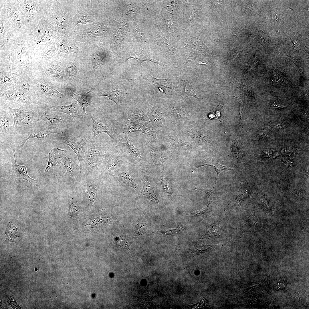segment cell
Listing matches in <instances>:
<instances>
[{"instance_id": "cell-26", "label": "cell", "mask_w": 309, "mask_h": 309, "mask_svg": "<svg viewBox=\"0 0 309 309\" xmlns=\"http://www.w3.org/2000/svg\"><path fill=\"white\" fill-rule=\"evenodd\" d=\"M116 142L118 145L128 150L133 157L138 162H142L143 158L141 156L139 149L136 147L132 141L129 139L128 135L117 136Z\"/></svg>"}, {"instance_id": "cell-24", "label": "cell", "mask_w": 309, "mask_h": 309, "mask_svg": "<svg viewBox=\"0 0 309 309\" xmlns=\"http://www.w3.org/2000/svg\"><path fill=\"white\" fill-rule=\"evenodd\" d=\"M94 88H92L86 94H83L78 88H76L71 91L70 95L74 99L78 102L83 108L82 114L83 116H87L86 110L88 106L94 104L91 97L88 94L94 91Z\"/></svg>"}, {"instance_id": "cell-46", "label": "cell", "mask_w": 309, "mask_h": 309, "mask_svg": "<svg viewBox=\"0 0 309 309\" xmlns=\"http://www.w3.org/2000/svg\"><path fill=\"white\" fill-rule=\"evenodd\" d=\"M241 87L243 92L247 96L255 100L254 92L251 88L243 84L241 85Z\"/></svg>"}, {"instance_id": "cell-29", "label": "cell", "mask_w": 309, "mask_h": 309, "mask_svg": "<svg viewBox=\"0 0 309 309\" xmlns=\"http://www.w3.org/2000/svg\"><path fill=\"white\" fill-rule=\"evenodd\" d=\"M232 241H231L222 244L213 245L197 243L194 245L191 248V254L193 256L208 251L218 249L231 242Z\"/></svg>"}, {"instance_id": "cell-40", "label": "cell", "mask_w": 309, "mask_h": 309, "mask_svg": "<svg viewBox=\"0 0 309 309\" xmlns=\"http://www.w3.org/2000/svg\"><path fill=\"white\" fill-rule=\"evenodd\" d=\"M118 175L119 179L123 183L136 190L137 188L134 181L130 176L124 171L119 172Z\"/></svg>"}, {"instance_id": "cell-47", "label": "cell", "mask_w": 309, "mask_h": 309, "mask_svg": "<svg viewBox=\"0 0 309 309\" xmlns=\"http://www.w3.org/2000/svg\"><path fill=\"white\" fill-rule=\"evenodd\" d=\"M258 204L262 208L266 210L269 209L268 201L264 196L258 195L257 198Z\"/></svg>"}, {"instance_id": "cell-64", "label": "cell", "mask_w": 309, "mask_h": 309, "mask_svg": "<svg viewBox=\"0 0 309 309\" xmlns=\"http://www.w3.org/2000/svg\"><path fill=\"white\" fill-rule=\"evenodd\" d=\"M275 127L276 128H281L283 127V126L282 125V124H278L275 126Z\"/></svg>"}, {"instance_id": "cell-50", "label": "cell", "mask_w": 309, "mask_h": 309, "mask_svg": "<svg viewBox=\"0 0 309 309\" xmlns=\"http://www.w3.org/2000/svg\"><path fill=\"white\" fill-rule=\"evenodd\" d=\"M215 114L217 118L221 122L224 120V110L223 107L221 105H218L215 108Z\"/></svg>"}, {"instance_id": "cell-54", "label": "cell", "mask_w": 309, "mask_h": 309, "mask_svg": "<svg viewBox=\"0 0 309 309\" xmlns=\"http://www.w3.org/2000/svg\"><path fill=\"white\" fill-rule=\"evenodd\" d=\"M139 8L132 6H130L126 10V13L128 15H135L137 13Z\"/></svg>"}, {"instance_id": "cell-39", "label": "cell", "mask_w": 309, "mask_h": 309, "mask_svg": "<svg viewBox=\"0 0 309 309\" xmlns=\"http://www.w3.org/2000/svg\"><path fill=\"white\" fill-rule=\"evenodd\" d=\"M183 83L184 87L183 96L184 99L189 96H193L197 99L199 102H200L202 100L206 98H199L197 97L190 82H185Z\"/></svg>"}, {"instance_id": "cell-38", "label": "cell", "mask_w": 309, "mask_h": 309, "mask_svg": "<svg viewBox=\"0 0 309 309\" xmlns=\"http://www.w3.org/2000/svg\"><path fill=\"white\" fill-rule=\"evenodd\" d=\"M250 193V187L247 181L245 180L241 182L240 188L236 194L244 200L249 197Z\"/></svg>"}, {"instance_id": "cell-36", "label": "cell", "mask_w": 309, "mask_h": 309, "mask_svg": "<svg viewBox=\"0 0 309 309\" xmlns=\"http://www.w3.org/2000/svg\"><path fill=\"white\" fill-rule=\"evenodd\" d=\"M221 233L220 227L214 225L208 226L205 230L202 238H215L220 236Z\"/></svg>"}, {"instance_id": "cell-37", "label": "cell", "mask_w": 309, "mask_h": 309, "mask_svg": "<svg viewBox=\"0 0 309 309\" xmlns=\"http://www.w3.org/2000/svg\"><path fill=\"white\" fill-rule=\"evenodd\" d=\"M230 201L229 203L225 208L224 210L232 211L238 209L241 205L243 201L236 194L231 195L229 197Z\"/></svg>"}, {"instance_id": "cell-34", "label": "cell", "mask_w": 309, "mask_h": 309, "mask_svg": "<svg viewBox=\"0 0 309 309\" xmlns=\"http://www.w3.org/2000/svg\"><path fill=\"white\" fill-rule=\"evenodd\" d=\"M204 166H208L211 167L214 169L217 173V176L215 180V184L213 189L211 190V191H212L213 190L216 184L217 180L219 175L220 173H221L223 170H230L236 172L235 171L234 169H231L227 166L221 165L219 164L216 161H210L202 163H200L199 165H198L197 167H198Z\"/></svg>"}, {"instance_id": "cell-15", "label": "cell", "mask_w": 309, "mask_h": 309, "mask_svg": "<svg viewBox=\"0 0 309 309\" xmlns=\"http://www.w3.org/2000/svg\"><path fill=\"white\" fill-rule=\"evenodd\" d=\"M52 133L61 135L63 133L61 130L58 128L48 126L45 123L44 124H40L38 122L31 129L29 136L21 142L20 147L22 148L25 143L30 138L48 139L50 134Z\"/></svg>"}, {"instance_id": "cell-51", "label": "cell", "mask_w": 309, "mask_h": 309, "mask_svg": "<svg viewBox=\"0 0 309 309\" xmlns=\"http://www.w3.org/2000/svg\"><path fill=\"white\" fill-rule=\"evenodd\" d=\"M211 206L208 205L206 207L200 210L194 211L190 213H187L186 215L190 216L192 217H197L200 216L205 213L209 209Z\"/></svg>"}, {"instance_id": "cell-18", "label": "cell", "mask_w": 309, "mask_h": 309, "mask_svg": "<svg viewBox=\"0 0 309 309\" xmlns=\"http://www.w3.org/2000/svg\"><path fill=\"white\" fill-rule=\"evenodd\" d=\"M58 54L62 56L71 53H77L79 48L74 42H70L67 34H57L54 38Z\"/></svg>"}, {"instance_id": "cell-7", "label": "cell", "mask_w": 309, "mask_h": 309, "mask_svg": "<svg viewBox=\"0 0 309 309\" xmlns=\"http://www.w3.org/2000/svg\"><path fill=\"white\" fill-rule=\"evenodd\" d=\"M25 33L35 48L40 43L54 40L58 29L55 22L47 13L33 29Z\"/></svg>"}, {"instance_id": "cell-32", "label": "cell", "mask_w": 309, "mask_h": 309, "mask_svg": "<svg viewBox=\"0 0 309 309\" xmlns=\"http://www.w3.org/2000/svg\"><path fill=\"white\" fill-rule=\"evenodd\" d=\"M124 93L123 90L118 89L111 91L103 92L98 95L100 96H106L109 99L114 102L117 107L121 103V98Z\"/></svg>"}, {"instance_id": "cell-31", "label": "cell", "mask_w": 309, "mask_h": 309, "mask_svg": "<svg viewBox=\"0 0 309 309\" xmlns=\"http://www.w3.org/2000/svg\"><path fill=\"white\" fill-rule=\"evenodd\" d=\"M87 7L86 9L84 8H80L76 15L73 18L72 23L74 24V29L75 26L78 23L86 24L87 23L96 24L92 20Z\"/></svg>"}, {"instance_id": "cell-43", "label": "cell", "mask_w": 309, "mask_h": 309, "mask_svg": "<svg viewBox=\"0 0 309 309\" xmlns=\"http://www.w3.org/2000/svg\"><path fill=\"white\" fill-rule=\"evenodd\" d=\"M185 132L186 134L198 142H208L207 139L204 135L197 132L193 131L190 130H187L185 131Z\"/></svg>"}, {"instance_id": "cell-6", "label": "cell", "mask_w": 309, "mask_h": 309, "mask_svg": "<svg viewBox=\"0 0 309 309\" xmlns=\"http://www.w3.org/2000/svg\"><path fill=\"white\" fill-rule=\"evenodd\" d=\"M87 153L83 162L81 174L86 177H93L101 165L109 149L108 144L100 147L96 146L92 141L89 140L87 143Z\"/></svg>"}, {"instance_id": "cell-25", "label": "cell", "mask_w": 309, "mask_h": 309, "mask_svg": "<svg viewBox=\"0 0 309 309\" xmlns=\"http://www.w3.org/2000/svg\"><path fill=\"white\" fill-rule=\"evenodd\" d=\"M124 122L137 127H146L147 124V117L139 108L130 112Z\"/></svg>"}, {"instance_id": "cell-9", "label": "cell", "mask_w": 309, "mask_h": 309, "mask_svg": "<svg viewBox=\"0 0 309 309\" xmlns=\"http://www.w3.org/2000/svg\"><path fill=\"white\" fill-rule=\"evenodd\" d=\"M39 120L43 121L48 126L56 127L64 132V129L69 126L74 120L71 117L64 113L52 112L46 108L39 110Z\"/></svg>"}, {"instance_id": "cell-3", "label": "cell", "mask_w": 309, "mask_h": 309, "mask_svg": "<svg viewBox=\"0 0 309 309\" xmlns=\"http://www.w3.org/2000/svg\"><path fill=\"white\" fill-rule=\"evenodd\" d=\"M0 106L7 108L13 114L14 122L10 126L12 138L21 135H26L39 121V109L30 106H20L13 108L8 104L0 103Z\"/></svg>"}, {"instance_id": "cell-63", "label": "cell", "mask_w": 309, "mask_h": 309, "mask_svg": "<svg viewBox=\"0 0 309 309\" xmlns=\"http://www.w3.org/2000/svg\"><path fill=\"white\" fill-rule=\"evenodd\" d=\"M272 106L273 108H279V107L283 108V107H284V105H282V104H276V103H274V104H273L272 105Z\"/></svg>"}, {"instance_id": "cell-2", "label": "cell", "mask_w": 309, "mask_h": 309, "mask_svg": "<svg viewBox=\"0 0 309 309\" xmlns=\"http://www.w3.org/2000/svg\"><path fill=\"white\" fill-rule=\"evenodd\" d=\"M30 84V96L37 108L54 106L53 102L64 96L54 84L42 77L34 76L31 79Z\"/></svg>"}, {"instance_id": "cell-60", "label": "cell", "mask_w": 309, "mask_h": 309, "mask_svg": "<svg viewBox=\"0 0 309 309\" xmlns=\"http://www.w3.org/2000/svg\"><path fill=\"white\" fill-rule=\"evenodd\" d=\"M134 33L137 37L140 39H142L143 36V33L142 30L138 28L134 29Z\"/></svg>"}, {"instance_id": "cell-45", "label": "cell", "mask_w": 309, "mask_h": 309, "mask_svg": "<svg viewBox=\"0 0 309 309\" xmlns=\"http://www.w3.org/2000/svg\"><path fill=\"white\" fill-rule=\"evenodd\" d=\"M185 228L183 227L178 226L175 228L170 229L164 231H160L159 232L161 233L164 236H169L177 234Z\"/></svg>"}, {"instance_id": "cell-56", "label": "cell", "mask_w": 309, "mask_h": 309, "mask_svg": "<svg viewBox=\"0 0 309 309\" xmlns=\"http://www.w3.org/2000/svg\"><path fill=\"white\" fill-rule=\"evenodd\" d=\"M145 226L142 223H138L135 229L136 233L137 235H139L141 234L144 231Z\"/></svg>"}, {"instance_id": "cell-53", "label": "cell", "mask_w": 309, "mask_h": 309, "mask_svg": "<svg viewBox=\"0 0 309 309\" xmlns=\"http://www.w3.org/2000/svg\"><path fill=\"white\" fill-rule=\"evenodd\" d=\"M295 152L294 148L291 146H288L284 148L282 150V153L284 155H292Z\"/></svg>"}, {"instance_id": "cell-55", "label": "cell", "mask_w": 309, "mask_h": 309, "mask_svg": "<svg viewBox=\"0 0 309 309\" xmlns=\"http://www.w3.org/2000/svg\"><path fill=\"white\" fill-rule=\"evenodd\" d=\"M67 71L69 75L71 76H74L76 73V69L75 65L69 66L67 68Z\"/></svg>"}, {"instance_id": "cell-58", "label": "cell", "mask_w": 309, "mask_h": 309, "mask_svg": "<svg viewBox=\"0 0 309 309\" xmlns=\"http://www.w3.org/2000/svg\"><path fill=\"white\" fill-rule=\"evenodd\" d=\"M272 81L276 84H278L282 80L281 75L278 73L275 74L272 77Z\"/></svg>"}, {"instance_id": "cell-20", "label": "cell", "mask_w": 309, "mask_h": 309, "mask_svg": "<svg viewBox=\"0 0 309 309\" xmlns=\"http://www.w3.org/2000/svg\"><path fill=\"white\" fill-rule=\"evenodd\" d=\"M144 78L163 94H170L175 92L170 77L166 79H160L153 77L149 73H147Z\"/></svg>"}, {"instance_id": "cell-8", "label": "cell", "mask_w": 309, "mask_h": 309, "mask_svg": "<svg viewBox=\"0 0 309 309\" xmlns=\"http://www.w3.org/2000/svg\"><path fill=\"white\" fill-rule=\"evenodd\" d=\"M88 134H83L76 136L67 135L64 132L56 137V141L65 143L69 146L77 155L80 163V172L82 170V166L85 156V154L87 151V144L89 140Z\"/></svg>"}, {"instance_id": "cell-12", "label": "cell", "mask_w": 309, "mask_h": 309, "mask_svg": "<svg viewBox=\"0 0 309 309\" xmlns=\"http://www.w3.org/2000/svg\"><path fill=\"white\" fill-rule=\"evenodd\" d=\"M33 53L37 65L56 59L59 56L54 40L37 45Z\"/></svg>"}, {"instance_id": "cell-17", "label": "cell", "mask_w": 309, "mask_h": 309, "mask_svg": "<svg viewBox=\"0 0 309 309\" xmlns=\"http://www.w3.org/2000/svg\"><path fill=\"white\" fill-rule=\"evenodd\" d=\"M78 159L76 154L71 150H66L62 161L58 166L69 177L73 178L77 173Z\"/></svg>"}, {"instance_id": "cell-19", "label": "cell", "mask_w": 309, "mask_h": 309, "mask_svg": "<svg viewBox=\"0 0 309 309\" xmlns=\"http://www.w3.org/2000/svg\"><path fill=\"white\" fill-rule=\"evenodd\" d=\"M93 123L91 130L94 133L92 137L94 139L96 136L101 133L107 134L115 141H117V136L116 134L114 127L105 120H103L90 116Z\"/></svg>"}, {"instance_id": "cell-14", "label": "cell", "mask_w": 309, "mask_h": 309, "mask_svg": "<svg viewBox=\"0 0 309 309\" xmlns=\"http://www.w3.org/2000/svg\"><path fill=\"white\" fill-rule=\"evenodd\" d=\"M0 103L7 104L8 102L19 105L20 106H27L36 108L30 96L14 88L0 93Z\"/></svg>"}, {"instance_id": "cell-1", "label": "cell", "mask_w": 309, "mask_h": 309, "mask_svg": "<svg viewBox=\"0 0 309 309\" xmlns=\"http://www.w3.org/2000/svg\"><path fill=\"white\" fill-rule=\"evenodd\" d=\"M34 48L25 33L11 36L7 43L0 50L9 56L11 71L16 70L19 78L29 79L33 78L37 66L34 56Z\"/></svg>"}, {"instance_id": "cell-42", "label": "cell", "mask_w": 309, "mask_h": 309, "mask_svg": "<svg viewBox=\"0 0 309 309\" xmlns=\"http://www.w3.org/2000/svg\"><path fill=\"white\" fill-rule=\"evenodd\" d=\"M172 112L174 117L177 119L183 120L188 118L187 112L183 108L175 107L172 108Z\"/></svg>"}, {"instance_id": "cell-57", "label": "cell", "mask_w": 309, "mask_h": 309, "mask_svg": "<svg viewBox=\"0 0 309 309\" xmlns=\"http://www.w3.org/2000/svg\"><path fill=\"white\" fill-rule=\"evenodd\" d=\"M266 157H269L271 158H273L279 155L278 153L276 151L273 150H268L266 152Z\"/></svg>"}, {"instance_id": "cell-4", "label": "cell", "mask_w": 309, "mask_h": 309, "mask_svg": "<svg viewBox=\"0 0 309 309\" xmlns=\"http://www.w3.org/2000/svg\"><path fill=\"white\" fill-rule=\"evenodd\" d=\"M26 32L33 29L47 13L52 0H17Z\"/></svg>"}, {"instance_id": "cell-10", "label": "cell", "mask_w": 309, "mask_h": 309, "mask_svg": "<svg viewBox=\"0 0 309 309\" xmlns=\"http://www.w3.org/2000/svg\"><path fill=\"white\" fill-rule=\"evenodd\" d=\"M60 61L57 58L47 62L37 65L35 71L34 76H41L50 81L51 79L58 81L63 80L62 62Z\"/></svg>"}, {"instance_id": "cell-21", "label": "cell", "mask_w": 309, "mask_h": 309, "mask_svg": "<svg viewBox=\"0 0 309 309\" xmlns=\"http://www.w3.org/2000/svg\"><path fill=\"white\" fill-rule=\"evenodd\" d=\"M18 71H1L0 73V93L15 88L19 80Z\"/></svg>"}, {"instance_id": "cell-44", "label": "cell", "mask_w": 309, "mask_h": 309, "mask_svg": "<svg viewBox=\"0 0 309 309\" xmlns=\"http://www.w3.org/2000/svg\"><path fill=\"white\" fill-rule=\"evenodd\" d=\"M69 211L71 215H77L80 212V208L74 198H72L70 203Z\"/></svg>"}, {"instance_id": "cell-27", "label": "cell", "mask_w": 309, "mask_h": 309, "mask_svg": "<svg viewBox=\"0 0 309 309\" xmlns=\"http://www.w3.org/2000/svg\"><path fill=\"white\" fill-rule=\"evenodd\" d=\"M66 150L54 147L48 154L49 159L48 163L44 171L46 173L52 167L58 166L62 161Z\"/></svg>"}, {"instance_id": "cell-59", "label": "cell", "mask_w": 309, "mask_h": 309, "mask_svg": "<svg viewBox=\"0 0 309 309\" xmlns=\"http://www.w3.org/2000/svg\"><path fill=\"white\" fill-rule=\"evenodd\" d=\"M258 63V60L255 56L253 58V61L249 68L247 70V72L250 71L253 68L256 67Z\"/></svg>"}, {"instance_id": "cell-48", "label": "cell", "mask_w": 309, "mask_h": 309, "mask_svg": "<svg viewBox=\"0 0 309 309\" xmlns=\"http://www.w3.org/2000/svg\"><path fill=\"white\" fill-rule=\"evenodd\" d=\"M103 60V57L100 54V52H97L93 60L94 67L96 68L99 67L102 64Z\"/></svg>"}, {"instance_id": "cell-49", "label": "cell", "mask_w": 309, "mask_h": 309, "mask_svg": "<svg viewBox=\"0 0 309 309\" xmlns=\"http://www.w3.org/2000/svg\"><path fill=\"white\" fill-rule=\"evenodd\" d=\"M122 31H118L113 34L114 40L117 44L124 45V37Z\"/></svg>"}, {"instance_id": "cell-16", "label": "cell", "mask_w": 309, "mask_h": 309, "mask_svg": "<svg viewBox=\"0 0 309 309\" xmlns=\"http://www.w3.org/2000/svg\"><path fill=\"white\" fill-rule=\"evenodd\" d=\"M6 108L0 106V143L9 144L12 138L10 130V124L12 118L11 113L6 110Z\"/></svg>"}, {"instance_id": "cell-33", "label": "cell", "mask_w": 309, "mask_h": 309, "mask_svg": "<svg viewBox=\"0 0 309 309\" xmlns=\"http://www.w3.org/2000/svg\"><path fill=\"white\" fill-rule=\"evenodd\" d=\"M163 116V113L160 108L157 106H150L148 109V116L147 117V124L148 123L160 121L162 120Z\"/></svg>"}, {"instance_id": "cell-28", "label": "cell", "mask_w": 309, "mask_h": 309, "mask_svg": "<svg viewBox=\"0 0 309 309\" xmlns=\"http://www.w3.org/2000/svg\"><path fill=\"white\" fill-rule=\"evenodd\" d=\"M143 174L144 179L143 184V191L144 196L150 200L160 203V201L154 191L151 177L146 173L143 172Z\"/></svg>"}, {"instance_id": "cell-41", "label": "cell", "mask_w": 309, "mask_h": 309, "mask_svg": "<svg viewBox=\"0 0 309 309\" xmlns=\"http://www.w3.org/2000/svg\"><path fill=\"white\" fill-rule=\"evenodd\" d=\"M166 139L170 144L175 147L188 146L189 144L188 142L182 140L176 135L168 136Z\"/></svg>"}, {"instance_id": "cell-22", "label": "cell", "mask_w": 309, "mask_h": 309, "mask_svg": "<svg viewBox=\"0 0 309 309\" xmlns=\"http://www.w3.org/2000/svg\"><path fill=\"white\" fill-rule=\"evenodd\" d=\"M93 177H86V180L83 183L80 189L84 192L92 205H94L96 203L98 192V186Z\"/></svg>"}, {"instance_id": "cell-5", "label": "cell", "mask_w": 309, "mask_h": 309, "mask_svg": "<svg viewBox=\"0 0 309 309\" xmlns=\"http://www.w3.org/2000/svg\"><path fill=\"white\" fill-rule=\"evenodd\" d=\"M19 6L17 0L0 1V20L11 34V36L20 35L26 32L19 11Z\"/></svg>"}, {"instance_id": "cell-52", "label": "cell", "mask_w": 309, "mask_h": 309, "mask_svg": "<svg viewBox=\"0 0 309 309\" xmlns=\"http://www.w3.org/2000/svg\"><path fill=\"white\" fill-rule=\"evenodd\" d=\"M161 182L162 187L165 191L168 193H171L172 188L169 181L166 179L163 178Z\"/></svg>"}, {"instance_id": "cell-30", "label": "cell", "mask_w": 309, "mask_h": 309, "mask_svg": "<svg viewBox=\"0 0 309 309\" xmlns=\"http://www.w3.org/2000/svg\"><path fill=\"white\" fill-rule=\"evenodd\" d=\"M133 58L137 60L140 66L141 67V74L142 73V68L141 66L142 63L145 61H150L163 66L162 63L153 59L151 55L148 53L140 50H135L129 54L126 61L129 59Z\"/></svg>"}, {"instance_id": "cell-62", "label": "cell", "mask_w": 309, "mask_h": 309, "mask_svg": "<svg viewBox=\"0 0 309 309\" xmlns=\"http://www.w3.org/2000/svg\"><path fill=\"white\" fill-rule=\"evenodd\" d=\"M284 162L287 165L291 166H292L294 165V162L290 160L287 159L284 160Z\"/></svg>"}, {"instance_id": "cell-13", "label": "cell", "mask_w": 309, "mask_h": 309, "mask_svg": "<svg viewBox=\"0 0 309 309\" xmlns=\"http://www.w3.org/2000/svg\"><path fill=\"white\" fill-rule=\"evenodd\" d=\"M12 150L15 163L14 165H13L11 163L9 165V170L6 174V178L7 181L13 184H17L20 183V179H23L29 182L32 185H36L38 183V181L29 177L25 166L19 165L17 163L15 148H14Z\"/></svg>"}, {"instance_id": "cell-61", "label": "cell", "mask_w": 309, "mask_h": 309, "mask_svg": "<svg viewBox=\"0 0 309 309\" xmlns=\"http://www.w3.org/2000/svg\"><path fill=\"white\" fill-rule=\"evenodd\" d=\"M243 107L242 105V103L241 101H240L239 102V114L240 116L241 119H242V115L243 113Z\"/></svg>"}, {"instance_id": "cell-23", "label": "cell", "mask_w": 309, "mask_h": 309, "mask_svg": "<svg viewBox=\"0 0 309 309\" xmlns=\"http://www.w3.org/2000/svg\"><path fill=\"white\" fill-rule=\"evenodd\" d=\"M80 106L78 104L77 101L74 100L72 104L69 105H58L46 108L51 111L60 112L67 114L75 120H80L81 118L78 113V110Z\"/></svg>"}, {"instance_id": "cell-35", "label": "cell", "mask_w": 309, "mask_h": 309, "mask_svg": "<svg viewBox=\"0 0 309 309\" xmlns=\"http://www.w3.org/2000/svg\"><path fill=\"white\" fill-rule=\"evenodd\" d=\"M151 158L154 163L157 165H161L165 162V158L162 153L156 147L152 145H147Z\"/></svg>"}, {"instance_id": "cell-11", "label": "cell", "mask_w": 309, "mask_h": 309, "mask_svg": "<svg viewBox=\"0 0 309 309\" xmlns=\"http://www.w3.org/2000/svg\"><path fill=\"white\" fill-rule=\"evenodd\" d=\"M62 5L61 1L52 0L47 14L55 22L58 29L57 34H67L69 23L67 17L63 11Z\"/></svg>"}]
</instances>
